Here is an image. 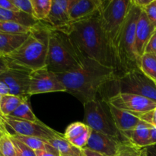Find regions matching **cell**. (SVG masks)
<instances>
[{
    "mask_svg": "<svg viewBox=\"0 0 156 156\" xmlns=\"http://www.w3.org/2000/svg\"><path fill=\"white\" fill-rule=\"evenodd\" d=\"M102 3L103 0H70V23L82 21L94 15L101 10Z\"/></svg>",
    "mask_w": 156,
    "mask_h": 156,
    "instance_id": "5bb4252c",
    "label": "cell"
},
{
    "mask_svg": "<svg viewBox=\"0 0 156 156\" xmlns=\"http://www.w3.org/2000/svg\"><path fill=\"white\" fill-rule=\"evenodd\" d=\"M85 58L68 34L50 27L47 69L56 75L69 73L81 68Z\"/></svg>",
    "mask_w": 156,
    "mask_h": 156,
    "instance_id": "277c9868",
    "label": "cell"
},
{
    "mask_svg": "<svg viewBox=\"0 0 156 156\" xmlns=\"http://www.w3.org/2000/svg\"><path fill=\"white\" fill-rule=\"evenodd\" d=\"M11 137L15 146L16 156H37L34 150L12 136V134H11Z\"/></svg>",
    "mask_w": 156,
    "mask_h": 156,
    "instance_id": "4dcf8cb0",
    "label": "cell"
},
{
    "mask_svg": "<svg viewBox=\"0 0 156 156\" xmlns=\"http://www.w3.org/2000/svg\"><path fill=\"white\" fill-rule=\"evenodd\" d=\"M50 26L40 21L33 27L27 40L13 53L5 56L9 62L31 71L45 68L50 40Z\"/></svg>",
    "mask_w": 156,
    "mask_h": 156,
    "instance_id": "3957f363",
    "label": "cell"
},
{
    "mask_svg": "<svg viewBox=\"0 0 156 156\" xmlns=\"http://www.w3.org/2000/svg\"><path fill=\"white\" fill-rule=\"evenodd\" d=\"M11 1L18 8V10L33 16V5L31 0H11Z\"/></svg>",
    "mask_w": 156,
    "mask_h": 156,
    "instance_id": "1f68e13d",
    "label": "cell"
},
{
    "mask_svg": "<svg viewBox=\"0 0 156 156\" xmlns=\"http://www.w3.org/2000/svg\"><path fill=\"white\" fill-rule=\"evenodd\" d=\"M83 105L85 123L92 130L117 139L122 143L129 142L116 126L108 102L97 98Z\"/></svg>",
    "mask_w": 156,
    "mask_h": 156,
    "instance_id": "ba28073f",
    "label": "cell"
},
{
    "mask_svg": "<svg viewBox=\"0 0 156 156\" xmlns=\"http://www.w3.org/2000/svg\"><path fill=\"white\" fill-rule=\"evenodd\" d=\"M12 136L15 137V139L18 140L30 147L34 151L37 150H44L47 149L49 147L48 141L44 139L38 138V137L34 136H22V135H17V134H12Z\"/></svg>",
    "mask_w": 156,
    "mask_h": 156,
    "instance_id": "484cf974",
    "label": "cell"
},
{
    "mask_svg": "<svg viewBox=\"0 0 156 156\" xmlns=\"http://www.w3.org/2000/svg\"></svg>",
    "mask_w": 156,
    "mask_h": 156,
    "instance_id": "c3c4849f",
    "label": "cell"
},
{
    "mask_svg": "<svg viewBox=\"0 0 156 156\" xmlns=\"http://www.w3.org/2000/svg\"><path fill=\"white\" fill-rule=\"evenodd\" d=\"M106 102L136 117L156 108V102L148 98L127 93L115 94L110 98Z\"/></svg>",
    "mask_w": 156,
    "mask_h": 156,
    "instance_id": "8fae6325",
    "label": "cell"
},
{
    "mask_svg": "<svg viewBox=\"0 0 156 156\" xmlns=\"http://www.w3.org/2000/svg\"><path fill=\"white\" fill-rule=\"evenodd\" d=\"M123 143L117 139L91 129L85 147L106 156H117Z\"/></svg>",
    "mask_w": 156,
    "mask_h": 156,
    "instance_id": "4fadbf2b",
    "label": "cell"
},
{
    "mask_svg": "<svg viewBox=\"0 0 156 156\" xmlns=\"http://www.w3.org/2000/svg\"><path fill=\"white\" fill-rule=\"evenodd\" d=\"M145 53H154V54H156V28L155 30H154L153 34H152L150 39H149V43H148L147 46H146Z\"/></svg>",
    "mask_w": 156,
    "mask_h": 156,
    "instance_id": "d590c367",
    "label": "cell"
},
{
    "mask_svg": "<svg viewBox=\"0 0 156 156\" xmlns=\"http://www.w3.org/2000/svg\"><path fill=\"white\" fill-rule=\"evenodd\" d=\"M25 101H28V98H24L13 94L2 95L1 105H0V113L2 115L9 116Z\"/></svg>",
    "mask_w": 156,
    "mask_h": 156,
    "instance_id": "603a6c76",
    "label": "cell"
},
{
    "mask_svg": "<svg viewBox=\"0 0 156 156\" xmlns=\"http://www.w3.org/2000/svg\"><path fill=\"white\" fill-rule=\"evenodd\" d=\"M89 129V126H87L85 123L75 122V123H71L67 126L65 133H64L63 136L69 142L73 143V141L82 136Z\"/></svg>",
    "mask_w": 156,
    "mask_h": 156,
    "instance_id": "d4e9b609",
    "label": "cell"
},
{
    "mask_svg": "<svg viewBox=\"0 0 156 156\" xmlns=\"http://www.w3.org/2000/svg\"><path fill=\"white\" fill-rule=\"evenodd\" d=\"M33 16L38 21H45L51 10L52 0H31Z\"/></svg>",
    "mask_w": 156,
    "mask_h": 156,
    "instance_id": "cb8c5ba5",
    "label": "cell"
},
{
    "mask_svg": "<svg viewBox=\"0 0 156 156\" xmlns=\"http://www.w3.org/2000/svg\"><path fill=\"white\" fill-rule=\"evenodd\" d=\"M68 34L85 57L115 70L118 75L117 61L106 37L101 19V10L82 21L56 28Z\"/></svg>",
    "mask_w": 156,
    "mask_h": 156,
    "instance_id": "6da1fadb",
    "label": "cell"
},
{
    "mask_svg": "<svg viewBox=\"0 0 156 156\" xmlns=\"http://www.w3.org/2000/svg\"><path fill=\"white\" fill-rule=\"evenodd\" d=\"M151 126L152 125L141 120L140 124L136 128L121 133L133 145L144 149L149 146V129Z\"/></svg>",
    "mask_w": 156,
    "mask_h": 156,
    "instance_id": "ac0fdd59",
    "label": "cell"
},
{
    "mask_svg": "<svg viewBox=\"0 0 156 156\" xmlns=\"http://www.w3.org/2000/svg\"><path fill=\"white\" fill-rule=\"evenodd\" d=\"M82 156H106L103 154H101L99 152L93 151L91 149H88V148L85 147L84 149H82Z\"/></svg>",
    "mask_w": 156,
    "mask_h": 156,
    "instance_id": "60d3db41",
    "label": "cell"
},
{
    "mask_svg": "<svg viewBox=\"0 0 156 156\" xmlns=\"http://www.w3.org/2000/svg\"><path fill=\"white\" fill-rule=\"evenodd\" d=\"M29 95L44 93L66 92V88L58 78L57 75L47 68L31 71Z\"/></svg>",
    "mask_w": 156,
    "mask_h": 156,
    "instance_id": "7c38bea8",
    "label": "cell"
},
{
    "mask_svg": "<svg viewBox=\"0 0 156 156\" xmlns=\"http://www.w3.org/2000/svg\"><path fill=\"white\" fill-rule=\"evenodd\" d=\"M32 27H27L12 21H0V33L7 34H25L30 31Z\"/></svg>",
    "mask_w": 156,
    "mask_h": 156,
    "instance_id": "4316f807",
    "label": "cell"
},
{
    "mask_svg": "<svg viewBox=\"0 0 156 156\" xmlns=\"http://www.w3.org/2000/svg\"><path fill=\"white\" fill-rule=\"evenodd\" d=\"M142 10L133 3L126 16L122 30L117 51L119 76L140 68V58L136 52V29Z\"/></svg>",
    "mask_w": 156,
    "mask_h": 156,
    "instance_id": "8992f818",
    "label": "cell"
},
{
    "mask_svg": "<svg viewBox=\"0 0 156 156\" xmlns=\"http://www.w3.org/2000/svg\"><path fill=\"white\" fill-rule=\"evenodd\" d=\"M61 156H71V155H61Z\"/></svg>",
    "mask_w": 156,
    "mask_h": 156,
    "instance_id": "7dc6e473",
    "label": "cell"
},
{
    "mask_svg": "<svg viewBox=\"0 0 156 156\" xmlns=\"http://www.w3.org/2000/svg\"><path fill=\"white\" fill-rule=\"evenodd\" d=\"M35 153L37 156H61L60 153L50 145L47 149L35 151Z\"/></svg>",
    "mask_w": 156,
    "mask_h": 156,
    "instance_id": "e575fe53",
    "label": "cell"
},
{
    "mask_svg": "<svg viewBox=\"0 0 156 156\" xmlns=\"http://www.w3.org/2000/svg\"><path fill=\"white\" fill-rule=\"evenodd\" d=\"M120 93L143 96L156 102V84L140 68L116 76L104 86L98 98L107 101L110 98Z\"/></svg>",
    "mask_w": 156,
    "mask_h": 156,
    "instance_id": "5b68a950",
    "label": "cell"
},
{
    "mask_svg": "<svg viewBox=\"0 0 156 156\" xmlns=\"http://www.w3.org/2000/svg\"><path fill=\"white\" fill-rule=\"evenodd\" d=\"M0 94L2 95H6V94H10L9 88L4 82H0Z\"/></svg>",
    "mask_w": 156,
    "mask_h": 156,
    "instance_id": "ee69618b",
    "label": "cell"
},
{
    "mask_svg": "<svg viewBox=\"0 0 156 156\" xmlns=\"http://www.w3.org/2000/svg\"><path fill=\"white\" fill-rule=\"evenodd\" d=\"M143 152L146 156H156V144L144 148Z\"/></svg>",
    "mask_w": 156,
    "mask_h": 156,
    "instance_id": "ab89813d",
    "label": "cell"
},
{
    "mask_svg": "<svg viewBox=\"0 0 156 156\" xmlns=\"http://www.w3.org/2000/svg\"><path fill=\"white\" fill-rule=\"evenodd\" d=\"M0 8L9 11L18 12V9L12 3L11 0H0Z\"/></svg>",
    "mask_w": 156,
    "mask_h": 156,
    "instance_id": "8d00e7d4",
    "label": "cell"
},
{
    "mask_svg": "<svg viewBox=\"0 0 156 156\" xmlns=\"http://www.w3.org/2000/svg\"><path fill=\"white\" fill-rule=\"evenodd\" d=\"M0 156H16L15 146L9 133L0 137Z\"/></svg>",
    "mask_w": 156,
    "mask_h": 156,
    "instance_id": "f1b7e54d",
    "label": "cell"
},
{
    "mask_svg": "<svg viewBox=\"0 0 156 156\" xmlns=\"http://www.w3.org/2000/svg\"><path fill=\"white\" fill-rule=\"evenodd\" d=\"M29 33L25 34H7L0 33V55L5 56L13 53L27 40Z\"/></svg>",
    "mask_w": 156,
    "mask_h": 156,
    "instance_id": "d6986e66",
    "label": "cell"
},
{
    "mask_svg": "<svg viewBox=\"0 0 156 156\" xmlns=\"http://www.w3.org/2000/svg\"><path fill=\"white\" fill-rule=\"evenodd\" d=\"M108 107L114 123L120 133L134 129L141 122L138 117L129 113L118 109L110 104H108Z\"/></svg>",
    "mask_w": 156,
    "mask_h": 156,
    "instance_id": "e0dca14e",
    "label": "cell"
},
{
    "mask_svg": "<svg viewBox=\"0 0 156 156\" xmlns=\"http://www.w3.org/2000/svg\"><path fill=\"white\" fill-rule=\"evenodd\" d=\"M143 149L133 145L130 142L123 143L117 156H141Z\"/></svg>",
    "mask_w": 156,
    "mask_h": 156,
    "instance_id": "f546056e",
    "label": "cell"
},
{
    "mask_svg": "<svg viewBox=\"0 0 156 156\" xmlns=\"http://www.w3.org/2000/svg\"><path fill=\"white\" fill-rule=\"evenodd\" d=\"M9 67V62L6 57L2 55H0V75L4 73Z\"/></svg>",
    "mask_w": 156,
    "mask_h": 156,
    "instance_id": "74e56055",
    "label": "cell"
},
{
    "mask_svg": "<svg viewBox=\"0 0 156 156\" xmlns=\"http://www.w3.org/2000/svg\"><path fill=\"white\" fill-rule=\"evenodd\" d=\"M156 144V126H152L149 129V146Z\"/></svg>",
    "mask_w": 156,
    "mask_h": 156,
    "instance_id": "f35d334b",
    "label": "cell"
},
{
    "mask_svg": "<svg viewBox=\"0 0 156 156\" xmlns=\"http://www.w3.org/2000/svg\"><path fill=\"white\" fill-rule=\"evenodd\" d=\"M2 117L5 124L9 126L17 135L38 137L47 141L62 136L59 133L44 124L41 120L38 122L27 121L2 114Z\"/></svg>",
    "mask_w": 156,
    "mask_h": 156,
    "instance_id": "9c48e42d",
    "label": "cell"
},
{
    "mask_svg": "<svg viewBox=\"0 0 156 156\" xmlns=\"http://www.w3.org/2000/svg\"><path fill=\"white\" fill-rule=\"evenodd\" d=\"M141 156H146V155L144 154V152H143V150H142V154H141Z\"/></svg>",
    "mask_w": 156,
    "mask_h": 156,
    "instance_id": "bcb514c9",
    "label": "cell"
},
{
    "mask_svg": "<svg viewBox=\"0 0 156 156\" xmlns=\"http://www.w3.org/2000/svg\"><path fill=\"white\" fill-rule=\"evenodd\" d=\"M131 5V0H109L103 1L101 9V19L106 37L115 56L117 68L119 42L126 16Z\"/></svg>",
    "mask_w": 156,
    "mask_h": 156,
    "instance_id": "52a82bcc",
    "label": "cell"
},
{
    "mask_svg": "<svg viewBox=\"0 0 156 156\" xmlns=\"http://www.w3.org/2000/svg\"><path fill=\"white\" fill-rule=\"evenodd\" d=\"M152 0H132L133 3L136 6L140 7V9H143L146 8L148 5L152 2Z\"/></svg>",
    "mask_w": 156,
    "mask_h": 156,
    "instance_id": "b9f144b4",
    "label": "cell"
},
{
    "mask_svg": "<svg viewBox=\"0 0 156 156\" xmlns=\"http://www.w3.org/2000/svg\"><path fill=\"white\" fill-rule=\"evenodd\" d=\"M155 30V27L150 22L146 12L142 10L136 29V52L140 59L145 53L146 46Z\"/></svg>",
    "mask_w": 156,
    "mask_h": 156,
    "instance_id": "9a60e30c",
    "label": "cell"
},
{
    "mask_svg": "<svg viewBox=\"0 0 156 156\" xmlns=\"http://www.w3.org/2000/svg\"><path fill=\"white\" fill-rule=\"evenodd\" d=\"M70 0H52L51 10L44 22L53 28H60L70 23L69 8Z\"/></svg>",
    "mask_w": 156,
    "mask_h": 156,
    "instance_id": "2e32d148",
    "label": "cell"
},
{
    "mask_svg": "<svg viewBox=\"0 0 156 156\" xmlns=\"http://www.w3.org/2000/svg\"><path fill=\"white\" fill-rule=\"evenodd\" d=\"M140 69L156 84V54L145 53L140 58Z\"/></svg>",
    "mask_w": 156,
    "mask_h": 156,
    "instance_id": "7402d4cb",
    "label": "cell"
},
{
    "mask_svg": "<svg viewBox=\"0 0 156 156\" xmlns=\"http://www.w3.org/2000/svg\"><path fill=\"white\" fill-rule=\"evenodd\" d=\"M137 117L142 121L146 122L153 126H156V108L152 111L137 116Z\"/></svg>",
    "mask_w": 156,
    "mask_h": 156,
    "instance_id": "836d02e7",
    "label": "cell"
},
{
    "mask_svg": "<svg viewBox=\"0 0 156 156\" xmlns=\"http://www.w3.org/2000/svg\"><path fill=\"white\" fill-rule=\"evenodd\" d=\"M143 10L146 12L150 22L156 28V0H152V2Z\"/></svg>",
    "mask_w": 156,
    "mask_h": 156,
    "instance_id": "d6a6232c",
    "label": "cell"
},
{
    "mask_svg": "<svg viewBox=\"0 0 156 156\" xmlns=\"http://www.w3.org/2000/svg\"><path fill=\"white\" fill-rule=\"evenodd\" d=\"M66 88V92L76 97L83 105L98 98L105 85L116 77L115 70L101 65L97 61L85 57L79 69L58 74Z\"/></svg>",
    "mask_w": 156,
    "mask_h": 156,
    "instance_id": "7a4b0ae2",
    "label": "cell"
},
{
    "mask_svg": "<svg viewBox=\"0 0 156 156\" xmlns=\"http://www.w3.org/2000/svg\"><path fill=\"white\" fill-rule=\"evenodd\" d=\"M0 21H12L27 27H33L40 21L35 19L32 15L18 11H9L0 8Z\"/></svg>",
    "mask_w": 156,
    "mask_h": 156,
    "instance_id": "ffe728a7",
    "label": "cell"
},
{
    "mask_svg": "<svg viewBox=\"0 0 156 156\" xmlns=\"http://www.w3.org/2000/svg\"><path fill=\"white\" fill-rule=\"evenodd\" d=\"M9 116L12 117H15V118L21 119V120H27V121H40V120H38L37 117L34 115L33 111L30 109V106L28 105V101H25L23 102Z\"/></svg>",
    "mask_w": 156,
    "mask_h": 156,
    "instance_id": "83f0119b",
    "label": "cell"
},
{
    "mask_svg": "<svg viewBox=\"0 0 156 156\" xmlns=\"http://www.w3.org/2000/svg\"><path fill=\"white\" fill-rule=\"evenodd\" d=\"M2 95L0 94V105H1V101H2Z\"/></svg>",
    "mask_w": 156,
    "mask_h": 156,
    "instance_id": "f6af8a7d",
    "label": "cell"
},
{
    "mask_svg": "<svg viewBox=\"0 0 156 156\" xmlns=\"http://www.w3.org/2000/svg\"><path fill=\"white\" fill-rule=\"evenodd\" d=\"M5 123L3 120L2 117V114L0 113V137L9 133V131L7 130L5 127Z\"/></svg>",
    "mask_w": 156,
    "mask_h": 156,
    "instance_id": "7bdbcfd3",
    "label": "cell"
},
{
    "mask_svg": "<svg viewBox=\"0 0 156 156\" xmlns=\"http://www.w3.org/2000/svg\"><path fill=\"white\" fill-rule=\"evenodd\" d=\"M30 73L31 70L9 62V68L0 75V82L7 85L10 94L28 98Z\"/></svg>",
    "mask_w": 156,
    "mask_h": 156,
    "instance_id": "30bf717a",
    "label": "cell"
},
{
    "mask_svg": "<svg viewBox=\"0 0 156 156\" xmlns=\"http://www.w3.org/2000/svg\"><path fill=\"white\" fill-rule=\"evenodd\" d=\"M49 144L56 149L61 155L82 156V149L73 146L63 136L56 137L48 140Z\"/></svg>",
    "mask_w": 156,
    "mask_h": 156,
    "instance_id": "44dd1931",
    "label": "cell"
}]
</instances>
